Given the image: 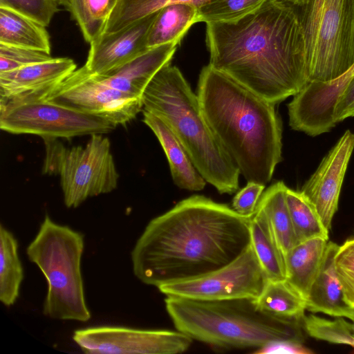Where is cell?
<instances>
[{"mask_svg": "<svg viewBox=\"0 0 354 354\" xmlns=\"http://www.w3.org/2000/svg\"><path fill=\"white\" fill-rule=\"evenodd\" d=\"M335 266L345 301L354 308V236L339 246Z\"/></svg>", "mask_w": 354, "mask_h": 354, "instance_id": "4dcf8cb0", "label": "cell"}, {"mask_svg": "<svg viewBox=\"0 0 354 354\" xmlns=\"http://www.w3.org/2000/svg\"><path fill=\"white\" fill-rule=\"evenodd\" d=\"M301 324L305 333L311 337L332 344L354 347L351 324L346 322L343 317L329 320L314 315H304Z\"/></svg>", "mask_w": 354, "mask_h": 354, "instance_id": "f546056e", "label": "cell"}, {"mask_svg": "<svg viewBox=\"0 0 354 354\" xmlns=\"http://www.w3.org/2000/svg\"><path fill=\"white\" fill-rule=\"evenodd\" d=\"M354 149V134L346 130L300 190L315 207L328 230L338 208L339 194Z\"/></svg>", "mask_w": 354, "mask_h": 354, "instance_id": "4fadbf2b", "label": "cell"}, {"mask_svg": "<svg viewBox=\"0 0 354 354\" xmlns=\"http://www.w3.org/2000/svg\"><path fill=\"white\" fill-rule=\"evenodd\" d=\"M287 188L283 181L271 185L262 194L257 207L267 217L284 258L298 243L286 201Z\"/></svg>", "mask_w": 354, "mask_h": 354, "instance_id": "44dd1931", "label": "cell"}, {"mask_svg": "<svg viewBox=\"0 0 354 354\" xmlns=\"http://www.w3.org/2000/svg\"><path fill=\"white\" fill-rule=\"evenodd\" d=\"M84 247L82 233L45 216L26 249L29 260L40 269L47 281L44 315L82 322L91 319L81 271Z\"/></svg>", "mask_w": 354, "mask_h": 354, "instance_id": "8992f818", "label": "cell"}, {"mask_svg": "<svg viewBox=\"0 0 354 354\" xmlns=\"http://www.w3.org/2000/svg\"><path fill=\"white\" fill-rule=\"evenodd\" d=\"M328 240L316 237L299 243L285 256L287 281L306 299L319 270Z\"/></svg>", "mask_w": 354, "mask_h": 354, "instance_id": "d6986e66", "label": "cell"}, {"mask_svg": "<svg viewBox=\"0 0 354 354\" xmlns=\"http://www.w3.org/2000/svg\"><path fill=\"white\" fill-rule=\"evenodd\" d=\"M117 125L110 121L45 98L12 101L0 106V128L15 134L45 139L104 134Z\"/></svg>", "mask_w": 354, "mask_h": 354, "instance_id": "9c48e42d", "label": "cell"}, {"mask_svg": "<svg viewBox=\"0 0 354 354\" xmlns=\"http://www.w3.org/2000/svg\"><path fill=\"white\" fill-rule=\"evenodd\" d=\"M286 201L298 243L316 237L328 240L329 230L304 193L288 187Z\"/></svg>", "mask_w": 354, "mask_h": 354, "instance_id": "484cf974", "label": "cell"}, {"mask_svg": "<svg viewBox=\"0 0 354 354\" xmlns=\"http://www.w3.org/2000/svg\"><path fill=\"white\" fill-rule=\"evenodd\" d=\"M209 0H118L102 33L116 32L172 3H187L197 8Z\"/></svg>", "mask_w": 354, "mask_h": 354, "instance_id": "4316f807", "label": "cell"}, {"mask_svg": "<svg viewBox=\"0 0 354 354\" xmlns=\"http://www.w3.org/2000/svg\"><path fill=\"white\" fill-rule=\"evenodd\" d=\"M42 173L59 176L67 207L116 189L119 174L111 143L102 134L91 135L84 147H67L57 139H45Z\"/></svg>", "mask_w": 354, "mask_h": 354, "instance_id": "ba28073f", "label": "cell"}, {"mask_svg": "<svg viewBox=\"0 0 354 354\" xmlns=\"http://www.w3.org/2000/svg\"><path fill=\"white\" fill-rule=\"evenodd\" d=\"M54 0H0V7L19 12L46 27L58 10Z\"/></svg>", "mask_w": 354, "mask_h": 354, "instance_id": "d6a6232c", "label": "cell"}, {"mask_svg": "<svg viewBox=\"0 0 354 354\" xmlns=\"http://www.w3.org/2000/svg\"><path fill=\"white\" fill-rule=\"evenodd\" d=\"M82 0H72L71 1V3H78L80 1H81Z\"/></svg>", "mask_w": 354, "mask_h": 354, "instance_id": "60d3db41", "label": "cell"}, {"mask_svg": "<svg viewBox=\"0 0 354 354\" xmlns=\"http://www.w3.org/2000/svg\"><path fill=\"white\" fill-rule=\"evenodd\" d=\"M118 0H82L69 10L84 39L91 43L102 35Z\"/></svg>", "mask_w": 354, "mask_h": 354, "instance_id": "83f0119b", "label": "cell"}, {"mask_svg": "<svg viewBox=\"0 0 354 354\" xmlns=\"http://www.w3.org/2000/svg\"><path fill=\"white\" fill-rule=\"evenodd\" d=\"M143 122L154 133L167 156L174 183L189 191H201L206 181L193 165L169 126L158 115L143 110Z\"/></svg>", "mask_w": 354, "mask_h": 354, "instance_id": "ac0fdd59", "label": "cell"}, {"mask_svg": "<svg viewBox=\"0 0 354 354\" xmlns=\"http://www.w3.org/2000/svg\"><path fill=\"white\" fill-rule=\"evenodd\" d=\"M73 339L84 353L90 354H178L187 351L193 342L177 330L109 326L77 330Z\"/></svg>", "mask_w": 354, "mask_h": 354, "instance_id": "7c38bea8", "label": "cell"}, {"mask_svg": "<svg viewBox=\"0 0 354 354\" xmlns=\"http://www.w3.org/2000/svg\"><path fill=\"white\" fill-rule=\"evenodd\" d=\"M287 2H289L290 3L295 6H297V7H301L302 6H304V4H306L308 0H284Z\"/></svg>", "mask_w": 354, "mask_h": 354, "instance_id": "8d00e7d4", "label": "cell"}, {"mask_svg": "<svg viewBox=\"0 0 354 354\" xmlns=\"http://www.w3.org/2000/svg\"><path fill=\"white\" fill-rule=\"evenodd\" d=\"M297 8L308 83L342 76L354 65V0H308Z\"/></svg>", "mask_w": 354, "mask_h": 354, "instance_id": "52a82bcc", "label": "cell"}, {"mask_svg": "<svg viewBox=\"0 0 354 354\" xmlns=\"http://www.w3.org/2000/svg\"><path fill=\"white\" fill-rule=\"evenodd\" d=\"M354 75V65L345 73V75L348 77H351Z\"/></svg>", "mask_w": 354, "mask_h": 354, "instance_id": "ab89813d", "label": "cell"}, {"mask_svg": "<svg viewBox=\"0 0 354 354\" xmlns=\"http://www.w3.org/2000/svg\"><path fill=\"white\" fill-rule=\"evenodd\" d=\"M268 277L250 245L237 259L206 274L166 283L158 288L166 297L198 301L257 299Z\"/></svg>", "mask_w": 354, "mask_h": 354, "instance_id": "30bf717a", "label": "cell"}, {"mask_svg": "<svg viewBox=\"0 0 354 354\" xmlns=\"http://www.w3.org/2000/svg\"><path fill=\"white\" fill-rule=\"evenodd\" d=\"M158 12L120 30L101 35L91 41L84 65L86 71L95 75H105L148 50L147 36Z\"/></svg>", "mask_w": 354, "mask_h": 354, "instance_id": "5bb4252c", "label": "cell"}, {"mask_svg": "<svg viewBox=\"0 0 354 354\" xmlns=\"http://www.w3.org/2000/svg\"><path fill=\"white\" fill-rule=\"evenodd\" d=\"M179 44L176 41L150 48L118 69L95 76L112 88L142 97L153 76L171 62Z\"/></svg>", "mask_w": 354, "mask_h": 354, "instance_id": "2e32d148", "label": "cell"}, {"mask_svg": "<svg viewBox=\"0 0 354 354\" xmlns=\"http://www.w3.org/2000/svg\"><path fill=\"white\" fill-rule=\"evenodd\" d=\"M251 245L268 279H286L285 258L265 214L257 208L251 217Z\"/></svg>", "mask_w": 354, "mask_h": 354, "instance_id": "603a6c76", "label": "cell"}, {"mask_svg": "<svg viewBox=\"0 0 354 354\" xmlns=\"http://www.w3.org/2000/svg\"><path fill=\"white\" fill-rule=\"evenodd\" d=\"M339 246L328 241L319 270L306 299V310L348 319L353 308L345 301L335 266V256Z\"/></svg>", "mask_w": 354, "mask_h": 354, "instance_id": "e0dca14e", "label": "cell"}, {"mask_svg": "<svg viewBox=\"0 0 354 354\" xmlns=\"http://www.w3.org/2000/svg\"><path fill=\"white\" fill-rule=\"evenodd\" d=\"M255 301L261 310L286 319H302L306 310V299L286 279H268Z\"/></svg>", "mask_w": 354, "mask_h": 354, "instance_id": "cb8c5ba5", "label": "cell"}, {"mask_svg": "<svg viewBox=\"0 0 354 354\" xmlns=\"http://www.w3.org/2000/svg\"><path fill=\"white\" fill-rule=\"evenodd\" d=\"M197 95L207 124L240 174L266 185L281 161L275 104L209 64L201 71Z\"/></svg>", "mask_w": 354, "mask_h": 354, "instance_id": "3957f363", "label": "cell"}, {"mask_svg": "<svg viewBox=\"0 0 354 354\" xmlns=\"http://www.w3.org/2000/svg\"><path fill=\"white\" fill-rule=\"evenodd\" d=\"M209 65L274 104L307 84L306 42L297 6L268 0L236 21L206 24Z\"/></svg>", "mask_w": 354, "mask_h": 354, "instance_id": "7a4b0ae2", "label": "cell"}, {"mask_svg": "<svg viewBox=\"0 0 354 354\" xmlns=\"http://www.w3.org/2000/svg\"><path fill=\"white\" fill-rule=\"evenodd\" d=\"M251 217L203 195L185 198L147 224L131 252L133 273L158 288L225 266L251 245Z\"/></svg>", "mask_w": 354, "mask_h": 354, "instance_id": "6da1fadb", "label": "cell"}, {"mask_svg": "<svg viewBox=\"0 0 354 354\" xmlns=\"http://www.w3.org/2000/svg\"><path fill=\"white\" fill-rule=\"evenodd\" d=\"M268 0H209L198 8L197 23L230 22L259 8Z\"/></svg>", "mask_w": 354, "mask_h": 354, "instance_id": "f1b7e54d", "label": "cell"}, {"mask_svg": "<svg viewBox=\"0 0 354 354\" xmlns=\"http://www.w3.org/2000/svg\"><path fill=\"white\" fill-rule=\"evenodd\" d=\"M348 319L352 321V323H351V329H352V333L354 335V308H353L351 314L350 315Z\"/></svg>", "mask_w": 354, "mask_h": 354, "instance_id": "f35d334b", "label": "cell"}, {"mask_svg": "<svg viewBox=\"0 0 354 354\" xmlns=\"http://www.w3.org/2000/svg\"><path fill=\"white\" fill-rule=\"evenodd\" d=\"M77 69L68 57L48 61L0 73L1 104L8 102L44 97Z\"/></svg>", "mask_w": 354, "mask_h": 354, "instance_id": "9a60e30c", "label": "cell"}, {"mask_svg": "<svg viewBox=\"0 0 354 354\" xmlns=\"http://www.w3.org/2000/svg\"><path fill=\"white\" fill-rule=\"evenodd\" d=\"M143 110L163 120L185 148L206 182L220 194L239 189L240 171L207 124L198 95L180 71L165 65L151 79L142 97Z\"/></svg>", "mask_w": 354, "mask_h": 354, "instance_id": "5b68a950", "label": "cell"}, {"mask_svg": "<svg viewBox=\"0 0 354 354\" xmlns=\"http://www.w3.org/2000/svg\"><path fill=\"white\" fill-rule=\"evenodd\" d=\"M59 6V5H62L63 6H64L65 8H66L67 9L69 8L70 6H71V1L72 0H54Z\"/></svg>", "mask_w": 354, "mask_h": 354, "instance_id": "74e56055", "label": "cell"}, {"mask_svg": "<svg viewBox=\"0 0 354 354\" xmlns=\"http://www.w3.org/2000/svg\"><path fill=\"white\" fill-rule=\"evenodd\" d=\"M24 270L18 254V242L12 233L0 226V301L13 305L19 295Z\"/></svg>", "mask_w": 354, "mask_h": 354, "instance_id": "d4e9b609", "label": "cell"}, {"mask_svg": "<svg viewBox=\"0 0 354 354\" xmlns=\"http://www.w3.org/2000/svg\"><path fill=\"white\" fill-rule=\"evenodd\" d=\"M310 351H306L303 345H298L286 342H278L267 345L254 351L256 353H306Z\"/></svg>", "mask_w": 354, "mask_h": 354, "instance_id": "d590c367", "label": "cell"}, {"mask_svg": "<svg viewBox=\"0 0 354 354\" xmlns=\"http://www.w3.org/2000/svg\"><path fill=\"white\" fill-rule=\"evenodd\" d=\"M354 116V75L340 93L333 111L335 124Z\"/></svg>", "mask_w": 354, "mask_h": 354, "instance_id": "e575fe53", "label": "cell"}, {"mask_svg": "<svg viewBox=\"0 0 354 354\" xmlns=\"http://www.w3.org/2000/svg\"><path fill=\"white\" fill-rule=\"evenodd\" d=\"M264 189V185L248 182L247 185L233 198L232 208L242 216H252L255 212Z\"/></svg>", "mask_w": 354, "mask_h": 354, "instance_id": "836d02e7", "label": "cell"}, {"mask_svg": "<svg viewBox=\"0 0 354 354\" xmlns=\"http://www.w3.org/2000/svg\"><path fill=\"white\" fill-rule=\"evenodd\" d=\"M0 44L50 54V37L43 24L11 9L0 7Z\"/></svg>", "mask_w": 354, "mask_h": 354, "instance_id": "ffe728a7", "label": "cell"}, {"mask_svg": "<svg viewBox=\"0 0 354 354\" xmlns=\"http://www.w3.org/2000/svg\"><path fill=\"white\" fill-rule=\"evenodd\" d=\"M198 8L187 3H172L158 10L147 36V48L180 42L197 23Z\"/></svg>", "mask_w": 354, "mask_h": 354, "instance_id": "7402d4cb", "label": "cell"}, {"mask_svg": "<svg viewBox=\"0 0 354 354\" xmlns=\"http://www.w3.org/2000/svg\"><path fill=\"white\" fill-rule=\"evenodd\" d=\"M41 98L103 118L115 125L126 124L143 109L142 97L109 87L84 66Z\"/></svg>", "mask_w": 354, "mask_h": 354, "instance_id": "8fae6325", "label": "cell"}, {"mask_svg": "<svg viewBox=\"0 0 354 354\" xmlns=\"http://www.w3.org/2000/svg\"><path fill=\"white\" fill-rule=\"evenodd\" d=\"M53 57L44 51L0 44V73L48 61Z\"/></svg>", "mask_w": 354, "mask_h": 354, "instance_id": "1f68e13d", "label": "cell"}, {"mask_svg": "<svg viewBox=\"0 0 354 354\" xmlns=\"http://www.w3.org/2000/svg\"><path fill=\"white\" fill-rule=\"evenodd\" d=\"M165 304L177 330L218 351L304 342L302 319L268 313L257 306L255 299L207 301L166 297Z\"/></svg>", "mask_w": 354, "mask_h": 354, "instance_id": "277c9868", "label": "cell"}]
</instances>
